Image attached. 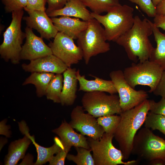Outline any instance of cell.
Instances as JSON below:
<instances>
[{"mask_svg": "<svg viewBox=\"0 0 165 165\" xmlns=\"http://www.w3.org/2000/svg\"><path fill=\"white\" fill-rule=\"evenodd\" d=\"M32 142L26 135L23 138L11 142L9 146L8 153L4 159L5 164H16L20 159L24 158L27 148Z\"/></svg>", "mask_w": 165, "mask_h": 165, "instance_id": "22", "label": "cell"}, {"mask_svg": "<svg viewBox=\"0 0 165 165\" xmlns=\"http://www.w3.org/2000/svg\"><path fill=\"white\" fill-rule=\"evenodd\" d=\"M75 68L68 67L63 73V86L60 97V103L62 105L71 106L76 98L77 82Z\"/></svg>", "mask_w": 165, "mask_h": 165, "instance_id": "18", "label": "cell"}, {"mask_svg": "<svg viewBox=\"0 0 165 165\" xmlns=\"http://www.w3.org/2000/svg\"><path fill=\"white\" fill-rule=\"evenodd\" d=\"M121 119L120 115L105 116L97 118L98 123L104 129L105 133L114 134Z\"/></svg>", "mask_w": 165, "mask_h": 165, "instance_id": "29", "label": "cell"}, {"mask_svg": "<svg viewBox=\"0 0 165 165\" xmlns=\"http://www.w3.org/2000/svg\"><path fill=\"white\" fill-rule=\"evenodd\" d=\"M7 13L23 10L26 7L27 0H1Z\"/></svg>", "mask_w": 165, "mask_h": 165, "instance_id": "31", "label": "cell"}, {"mask_svg": "<svg viewBox=\"0 0 165 165\" xmlns=\"http://www.w3.org/2000/svg\"><path fill=\"white\" fill-rule=\"evenodd\" d=\"M109 75L118 94L122 112L134 108L148 97L146 91L137 90L127 83L123 71L114 70L110 72Z\"/></svg>", "mask_w": 165, "mask_h": 165, "instance_id": "10", "label": "cell"}, {"mask_svg": "<svg viewBox=\"0 0 165 165\" xmlns=\"http://www.w3.org/2000/svg\"><path fill=\"white\" fill-rule=\"evenodd\" d=\"M131 154L149 162L156 159L165 161V140L145 127L134 138Z\"/></svg>", "mask_w": 165, "mask_h": 165, "instance_id": "6", "label": "cell"}, {"mask_svg": "<svg viewBox=\"0 0 165 165\" xmlns=\"http://www.w3.org/2000/svg\"></svg>", "mask_w": 165, "mask_h": 165, "instance_id": "41", "label": "cell"}, {"mask_svg": "<svg viewBox=\"0 0 165 165\" xmlns=\"http://www.w3.org/2000/svg\"><path fill=\"white\" fill-rule=\"evenodd\" d=\"M152 93L156 96L165 98V70L163 71L160 80Z\"/></svg>", "mask_w": 165, "mask_h": 165, "instance_id": "36", "label": "cell"}, {"mask_svg": "<svg viewBox=\"0 0 165 165\" xmlns=\"http://www.w3.org/2000/svg\"><path fill=\"white\" fill-rule=\"evenodd\" d=\"M68 0H47L48 8L46 12L47 13L52 11L63 8Z\"/></svg>", "mask_w": 165, "mask_h": 165, "instance_id": "35", "label": "cell"}, {"mask_svg": "<svg viewBox=\"0 0 165 165\" xmlns=\"http://www.w3.org/2000/svg\"><path fill=\"white\" fill-rule=\"evenodd\" d=\"M154 6L156 7L157 5L162 0H152Z\"/></svg>", "mask_w": 165, "mask_h": 165, "instance_id": "40", "label": "cell"}, {"mask_svg": "<svg viewBox=\"0 0 165 165\" xmlns=\"http://www.w3.org/2000/svg\"><path fill=\"white\" fill-rule=\"evenodd\" d=\"M25 32L26 41L22 46L21 60L31 61L53 54L51 48L45 43L42 38L36 35L32 28L27 26Z\"/></svg>", "mask_w": 165, "mask_h": 165, "instance_id": "13", "label": "cell"}, {"mask_svg": "<svg viewBox=\"0 0 165 165\" xmlns=\"http://www.w3.org/2000/svg\"><path fill=\"white\" fill-rule=\"evenodd\" d=\"M71 148L70 147L64 145V148L49 161V165H64L65 159Z\"/></svg>", "mask_w": 165, "mask_h": 165, "instance_id": "32", "label": "cell"}, {"mask_svg": "<svg viewBox=\"0 0 165 165\" xmlns=\"http://www.w3.org/2000/svg\"><path fill=\"white\" fill-rule=\"evenodd\" d=\"M51 19L58 32L73 39H77L81 32L87 28L88 24V21L66 16L53 17Z\"/></svg>", "mask_w": 165, "mask_h": 165, "instance_id": "16", "label": "cell"}, {"mask_svg": "<svg viewBox=\"0 0 165 165\" xmlns=\"http://www.w3.org/2000/svg\"><path fill=\"white\" fill-rule=\"evenodd\" d=\"M134 8L121 4L110 9L105 15L91 13L93 17L104 27L107 40L116 42L133 26Z\"/></svg>", "mask_w": 165, "mask_h": 165, "instance_id": "3", "label": "cell"}, {"mask_svg": "<svg viewBox=\"0 0 165 165\" xmlns=\"http://www.w3.org/2000/svg\"><path fill=\"white\" fill-rule=\"evenodd\" d=\"M28 13V16L23 17L27 27L36 30L42 38L49 40L55 37L58 31L45 11L34 10Z\"/></svg>", "mask_w": 165, "mask_h": 165, "instance_id": "14", "label": "cell"}, {"mask_svg": "<svg viewBox=\"0 0 165 165\" xmlns=\"http://www.w3.org/2000/svg\"><path fill=\"white\" fill-rule=\"evenodd\" d=\"M26 72H40L62 74L68 68L61 60L52 54L30 61L28 64H22Z\"/></svg>", "mask_w": 165, "mask_h": 165, "instance_id": "15", "label": "cell"}, {"mask_svg": "<svg viewBox=\"0 0 165 165\" xmlns=\"http://www.w3.org/2000/svg\"><path fill=\"white\" fill-rule=\"evenodd\" d=\"M145 127L153 130H158L165 135V116L149 112L144 122Z\"/></svg>", "mask_w": 165, "mask_h": 165, "instance_id": "28", "label": "cell"}, {"mask_svg": "<svg viewBox=\"0 0 165 165\" xmlns=\"http://www.w3.org/2000/svg\"><path fill=\"white\" fill-rule=\"evenodd\" d=\"M149 112L148 100H145L130 109L122 112L121 119L114 134L119 145L123 159H128L130 155L134 138L144 123Z\"/></svg>", "mask_w": 165, "mask_h": 165, "instance_id": "2", "label": "cell"}, {"mask_svg": "<svg viewBox=\"0 0 165 165\" xmlns=\"http://www.w3.org/2000/svg\"><path fill=\"white\" fill-rule=\"evenodd\" d=\"M156 7V14L165 16V0H162Z\"/></svg>", "mask_w": 165, "mask_h": 165, "instance_id": "38", "label": "cell"}, {"mask_svg": "<svg viewBox=\"0 0 165 165\" xmlns=\"http://www.w3.org/2000/svg\"><path fill=\"white\" fill-rule=\"evenodd\" d=\"M77 79L79 83V91L85 92L101 91L113 94L117 93L114 84L111 80H107L94 76L93 80L87 79L85 75L80 74V71L77 70Z\"/></svg>", "mask_w": 165, "mask_h": 165, "instance_id": "20", "label": "cell"}, {"mask_svg": "<svg viewBox=\"0 0 165 165\" xmlns=\"http://www.w3.org/2000/svg\"><path fill=\"white\" fill-rule=\"evenodd\" d=\"M73 129L69 123L64 120L58 127L52 131L60 137L63 145L90 149L87 138L82 134L76 133Z\"/></svg>", "mask_w": 165, "mask_h": 165, "instance_id": "17", "label": "cell"}, {"mask_svg": "<svg viewBox=\"0 0 165 165\" xmlns=\"http://www.w3.org/2000/svg\"><path fill=\"white\" fill-rule=\"evenodd\" d=\"M53 73L33 72L22 84L23 86L31 84L34 85L36 89V93L38 97L46 95L48 84L54 76Z\"/></svg>", "mask_w": 165, "mask_h": 165, "instance_id": "24", "label": "cell"}, {"mask_svg": "<svg viewBox=\"0 0 165 165\" xmlns=\"http://www.w3.org/2000/svg\"><path fill=\"white\" fill-rule=\"evenodd\" d=\"M77 154L76 155L68 154L66 158L77 165H95L91 149L82 147H75Z\"/></svg>", "mask_w": 165, "mask_h": 165, "instance_id": "27", "label": "cell"}, {"mask_svg": "<svg viewBox=\"0 0 165 165\" xmlns=\"http://www.w3.org/2000/svg\"><path fill=\"white\" fill-rule=\"evenodd\" d=\"M81 103L84 110L96 118L122 112L119 96L101 91L85 92Z\"/></svg>", "mask_w": 165, "mask_h": 165, "instance_id": "9", "label": "cell"}, {"mask_svg": "<svg viewBox=\"0 0 165 165\" xmlns=\"http://www.w3.org/2000/svg\"><path fill=\"white\" fill-rule=\"evenodd\" d=\"M50 42L48 46L52 54L61 60L68 67L76 64L83 59L81 48L74 43L71 38L59 32Z\"/></svg>", "mask_w": 165, "mask_h": 165, "instance_id": "11", "label": "cell"}, {"mask_svg": "<svg viewBox=\"0 0 165 165\" xmlns=\"http://www.w3.org/2000/svg\"><path fill=\"white\" fill-rule=\"evenodd\" d=\"M85 111L82 106H75L71 112V120L69 123L84 136L94 139L100 138L105 133L104 129L98 123L96 117Z\"/></svg>", "mask_w": 165, "mask_h": 165, "instance_id": "12", "label": "cell"}, {"mask_svg": "<svg viewBox=\"0 0 165 165\" xmlns=\"http://www.w3.org/2000/svg\"><path fill=\"white\" fill-rule=\"evenodd\" d=\"M153 34L148 19L134 16V24L116 42L124 48L128 58L137 63L149 60L154 48L149 37Z\"/></svg>", "mask_w": 165, "mask_h": 165, "instance_id": "1", "label": "cell"}, {"mask_svg": "<svg viewBox=\"0 0 165 165\" xmlns=\"http://www.w3.org/2000/svg\"><path fill=\"white\" fill-rule=\"evenodd\" d=\"M152 29L155 40L156 44L149 60L160 66L165 70V33L161 32L153 23L148 19Z\"/></svg>", "mask_w": 165, "mask_h": 165, "instance_id": "23", "label": "cell"}, {"mask_svg": "<svg viewBox=\"0 0 165 165\" xmlns=\"http://www.w3.org/2000/svg\"><path fill=\"white\" fill-rule=\"evenodd\" d=\"M47 1V0H27V6L24 9L27 12L34 10L46 11Z\"/></svg>", "mask_w": 165, "mask_h": 165, "instance_id": "34", "label": "cell"}, {"mask_svg": "<svg viewBox=\"0 0 165 165\" xmlns=\"http://www.w3.org/2000/svg\"><path fill=\"white\" fill-rule=\"evenodd\" d=\"M20 129L23 134L30 138L36 148L37 158L34 165H41L46 163L49 161L54 154H57L64 148L61 140L57 137L54 138V143L51 146L48 148L42 146L35 142L33 136H31L30 135L26 124L22 125L20 127Z\"/></svg>", "mask_w": 165, "mask_h": 165, "instance_id": "21", "label": "cell"}, {"mask_svg": "<svg viewBox=\"0 0 165 165\" xmlns=\"http://www.w3.org/2000/svg\"><path fill=\"white\" fill-rule=\"evenodd\" d=\"M148 164L152 165H165V161L160 159H156L150 161Z\"/></svg>", "mask_w": 165, "mask_h": 165, "instance_id": "39", "label": "cell"}, {"mask_svg": "<svg viewBox=\"0 0 165 165\" xmlns=\"http://www.w3.org/2000/svg\"><path fill=\"white\" fill-rule=\"evenodd\" d=\"M86 7L80 0H68L62 8L52 11L47 14L51 17L66 16L89 21L94 18Z\"/></svg>", "mask_w": 165, "mask_h": 165, "instance_id": "19", "label": "cell"}, {"mask_svg": "<svg viewBox=\"0 0 165 165\" xmlns=\"http://www.w3.org/2000/svg\"><path fill=\"white\" fill-rule=\"evenodd\" d=\"M149 111L159 115L165 116V98L162 97L160 100L156 102L152 100H148Z\"/></svg>", "mask_w": 165, "mask_h": 165, "instance_id": "33", "label": "cell"}, {"mask_svg": "<svg viewBox=\"0 0 165 165\" xmlns=\"http://www.w3.org/2000/svg\"><path fill=\"white\" fill-rule=\"evenodd\" d=\"M24 13L23 10L12 13L11 22L3 33V42L0 46L1 58L15 64H19L21 60L22 44L26 37L25 33L21 28Z\"/></svg>", "mask_w": 165, "mask_h": 165, "instance_id": "4", "label": "cell"}, {"mask_svg": "<svg viewBox=\"0 0 165 165\" xmlns=\"http://www.w3.org/2000/svg\"><path fill=\"white\" fill-rule=\"evenodd\" d=\"M92 12L101 14L107 12L112 7L120 4L119 0H80Z\"/></svg>", "mask_w": 165, "mask_h": 165, "instance_id": "26", "label": "cell"}, {"mask_svg": "<svg viewBox=\"0 0 165 165\" xmlns=\"http://www.w3.org/2000/svg\"><path fill=\"white\" fill-rule=\"evenodd\" d=\"M138 5L141 10L148 17H154L156 14V7L152 0H128Z\"/></svg>", "mask_w": 165, "mask_h": 165, "instance_id": "30", "label": "cell"}, {"mask_svg": "<svg viewBox=\"0 0 165 165\" xmlns=\"http://www.w3.org/2000/svg\"><path fill=\"white\" fill-rule=\"evenodd\" d=\"M63 75H55L46 89V95L48 99L54 103H60V97L63 88Z\"/></svg>", "mask_w": 165, "mask_h": 165, "instance_id": "25", "label": "cell"}, {"mask_svg": "<svg viewBox=\"0 0 165 165\" xmlns=\"http://www.w3.org/2000/svg\"><path fill=\"white\" fill-rule=\"evenodd\" d=\"M114 134L105 133L100 139L87 138V141L93 152L95 165H132L138 163L136 160L124 162L121 150L113 145Z\"/></svg>", "mask_w": 165, "mask_h": 165, "instance_id": "8", "label": "cell"}, {"mask_svg": "<svg viewBox=\"0 0 165 165\" xmlns=\"http://www.w3.org/2000/svg\"><path fill=\"white\" fill-rule=\"evenodd\" d=\"M153 23L157 28L165 31V16L156 14L154 17Z\"/></svg>", "mask_w": 165, "mask_h": 165, "instance_id": "37", "label": "cell"}, {"mask_svg": "<svg viewBox=\"0 0 165 165\" xmlns=\"http://www.w3.org/2000/svg\"><path fill=\"white\" fill-rule=\"evenodd\" d=\"M77 39L78 46L82 50L86 64L92 57L107 52L110 49L109 44L106 42L104 28L94 18L88 21L87 27Z\"/></svg>", "mask_w": 165, "mask_h": 165, "instance_id": "5", "label": "cell"}, {"mask_svg": "<svg viewBox=\"0 0 165 165\" xmlns=\"http://www.w3.org/2000/svg\"><path fill=\"white\" fill-rule=\"evenodd\" d=\"M163 70L159 65L147 60L138 63H133L123 71L124 78L133 88L138 85L150 88L149 92L152 93L158 85Z\"/></svg>", "mask_w": 165, "mask_h": 165, "instance_id": "7", "label": "cell"}]
</instances>
